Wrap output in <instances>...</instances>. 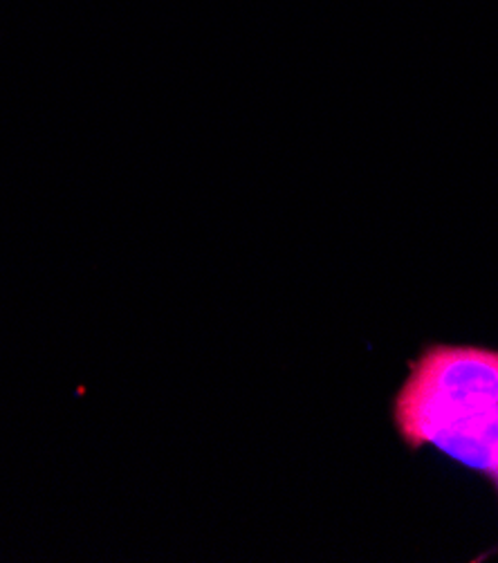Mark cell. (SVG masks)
I'll list each match as a JSON object with an SVG mask.
<instances>
[{"mask_svg": "<svg viewBox=\"0 0 498 563\" xmlns=\"http://www.w3.org/2000/svg\"><path fill=\"white\" fill-rule=\"evenodd\" d=\"M498 405V353L435 346L422 355L396 402V422L411 446L474 411Z\"/></svg>", "mask_w": 498, "mask_h": 563, "instance_id": "cell-1", "label": "cell"}, {"mask_svg": "<svg viewBox=\"0 0 498 563\" xmlns=\"http://www.w3.org/2000/svg\"><path fill=\"white\" fill-rule=\"evenodd\" d=\"M431 444L498 483V405L454 420L431 438Z\"/></svg>", "mask_w": 498, "mask_h": 563, "instance_id": "cell-2", "label": "cell"}]
</instances>
